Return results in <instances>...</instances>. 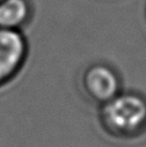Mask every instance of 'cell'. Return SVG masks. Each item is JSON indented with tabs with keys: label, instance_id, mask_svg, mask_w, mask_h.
Masks as SVG:
<instances>
[{
	"label": "cell",
	"instance_id": "6da1fadb",
	"mask_svg": "<svg viewBox=\"0 0 146 147\" xmlns=\"http://www.w3.org/2000/svg\"><path fill=\"white\" fill-rule=\"evenodd\" d=\"M101 119L111 134L133 138L146 130V97L134 91H121L101 105Z\"/></svg>",
	"mask_w": 146,
	"mask_h": 147
},
{
	"label": "cell",
	"instance_id": "7a4b0ae2",
	"mask_svg": "<svg viewBox=\"0 0 146 147\" xmlns=\"http://www.w3.org/2000/svg\"><path fill=\"white\" fill-rule=\"evenodd\" d=\"M80 84L93 101L102 105L122 91V76L112 62L94 60L83 67Z\"/></svg>",
	"mask_w": 146,
	"mask_h": 147
},
{
	"label": "cell",
	"instance_id": "3957f363",
	"mask_svg": "<svg viewBox=\"0 0 146 147\" xmlns=\"http://www.w3.org/2000/svg\"><path fill=\"white\" fill-rule=\"evenodd\" d=\"M28 54V40L22 30L0 28V85L23 66Z\"/></svg>",
	"mask_w": 146,
	"mask_h": 147
},
{
	"label": "cell",
	"instance_id": "277c9868",
	"mask_svg": "<svg viewBox=\"0 0 146 147\" xmlns=\"http://www.w3.org/2000/svg\"><path fill=\"white\" fill-rule=\"evenodd\" d=\"M35 13L33 0H0V28L22 30Z\"/></svg>",
	"mask_w": 146,
	"mask_h": 147
}]
</instances>
